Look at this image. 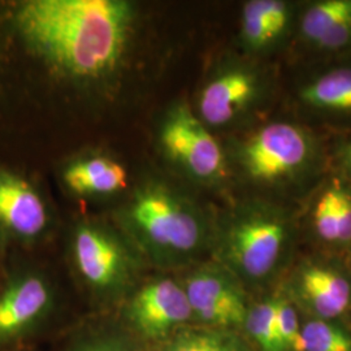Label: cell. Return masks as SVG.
<instances>
[{
	"instance_id": "1",
	"label": "cell",
	"mask_w": 351,
	"mask_h": 351,
	"mask_svg": "<svg viewBox=\"0 0 351 351\" xmlns=\"http://www.w3.org/2000/svg\"><path fill=\"white\" fill-rule=\"evenodd\" d=\"M150 25L129 0L0 3V75L69 116L120 110L149 68Z\"/></svg>"
},
{
	"instance_id": "2",
	"label": "cell",
	"mask_w": 351,
	"mask_h": 351,
	"mask_svg": "<svg viewBox=\"0 0 351 351\" xmlns=\"http://www.w3.org/2000/svg\"><path fill=\"white\" fill-rule=\"evenodd\" d=\"M116 220L141 258L162 268L191 263L213 246V216L188 191L160 177L136 185Z\"/></svg>"
},
{
	"instance_id": "3",
	"label": "cell",
	"mask_w": 351,
	"mask_h": 351,
	"mask_svg": "<svg viewBox=\"0 0 351 351\" xmlns=\"http://www.w3.org/2000/svg\"><path fill=\"white\" fill-rule=\"evenodd\" d=\"M230 172L255 188L290 195L301 191L320 175V142L304 126L275 120L255 128L226 151Z\"/></svg>"
},
{
	"instance_id": "4",
	"label": "cell",
	"mask_w": 351,
	"mask_h": 351,
	"mask_svg": "<svg viewBox=\"0 0 351 351\" xmlns=\"http://www.w3.org/2000/svg\"><path fill=\"white\" fill-rule=\"evenodd\" d=\"M293 219L278 199L237 202L215 220L217 263L241 282H259L275 274L293 237Z\"/></svg>"
},
{
	"instance_id": "5",
	"label": "cell",
	"mask_w": 351,
	"mask_h": 351,
	"mask_svg": "<svg viewBox=\"0 0 351 351\" xmlns=\"http://www.w3.org/2000/svg\"><path fill=\"white\" fill-rule=\"evenodd\" d=\"M139 255L119 228L82 219L71 234V261L75 274L98 298L123 297L136 282Z\"/></svg>"
},
{
	"instance_id": "6",
	"label": "cell",
	"mask_w": 351,
	"mask_h": 351,
	"mask_svg": "<svg viewBox=\"0 0 351 351\" xmlns=\"http://www.w3.org/2000/svg\"><path fill=\"white\" fill-rule=\"evenodd\" d=\"M158 143L164 159L190 182L220 188L229 180L226 150L186 101H177L163 113Z\"/></svg>"
},
{
	"instance_id": "7",
	"label": "cell",
	"mask_w": 351,
	"mask_h": 351,
	"mask_svg": "<svg viewBox=\"0 0 351 351\" xmlns=\"http://www.w3.org/2000/svg\"><path fill=\"white\" fill-rule=\"evenodd\" d=\"M269 91V77L258 64L226 58L204 78L193 108L210 130H229L259 111Z\"/></svg>"
},
{
	"instance_id": "8",
	"label": "cell",
	"mask_w": 351,
	"mask_h": 351,
	"mask_svg": "<svg viewBox=\"0 0 351 351\" xmlns=\"http://www.w3.org/2000/svg\"><path fill=\"white\" fill-rule=\"evenodd\" d=\"M193 320L202 326L230 329L243 326L249 306L242 282L221 264H204L180 280Z\"/></svg>"
},
{
	"instance_id": "9",
	"label": "cell",
	"mask_w": 351,
	"mask_h": 351,
	"mask_svg": "<svg viewBox=\"0 0 351 351\" xmlns=\"http://www.w3.org/2000/svg\"><path fill=\"white\" fill-rule=\"evenodd\" d=\"M125 316L139 336L165 341L193 319L186 294L180 280L156 277L133 291Z\"/></svg>"
},
{
	"instance_id": "10",
	"label": "cell",
	"mask_w": 351,
	"mask_h": 351,
	"mask_svg": "<svg viewBox=\"0 0 351 351\" xmlns=\"http://www.w3.org/2000/svg\"><path fill=\"white\" fill-rule=\"evenodd\" d=\"M49 278L34 269L19 271L0 287V348L27 337L53 308Z\"/></svg>"
},
{
	"instance_id": "11",
	"label": "cell",
	"mask_w": 351,
	"mask_h": 351,
	"mask_svg": "<svg viewBox=\"0 0 351 351\" xmlns=\"http://www.w3.org/2000/svg\"><path fill=\"white\" fill-rule=\"evenodd\" d=\"M47 201L29 180L0 167V243L32 245L50 230Z\"/></svg>"
},
{
	"instance_id": "12",
	"label": "cell",
	"mask_w": 351,
	"mask_h": 351,
	"mask_svg": "<svg viewBox=\"0 0 351 351\" xmlns=\"http://www.w3.org/2000/svg\"><path fill=\"white\" fill-rule=\"evenodd\" d=\"M300 7L285 0H250L241 12L239 40L247 56L269 55L284 46L298 24Z\"/></svg>"
},
{
	"instance_id": "13",
	"label": "cell",
	"mask_w": 351,
	"mask_h": 351,
	"mask_svg": "<svg viewBox=\"0 0 351 351\" xmlns=\"http://www.w3.org/2000/svg\"><path fill=\"white\" fill-rule=\"evenodd\" d=\"M293 290L320 317H337L351 303V280L330 264L307 262L293 276Z\"/></svg>"
},
{
	"instance_id": "14",
	"label": "cell",
	"mask_w": 351,
	"mask_h": 351,
	"mask_svg": "<svg viewBox=\"0 0 351 351\" xmlns=\"http://www.w3.org/2000/svg\"><path fill=\"white\" fill-rule=\"evenodd\" d=\"M60 177L68 191L85 198L111 197L129 188L125 167L101 152H90L69 160Z\"/></svg>"
},
{
	"instance_id": "15",
	"label": "cell",
	"mask_w": 351,
	"mask_h": 351,
	"mask_svg": "<svg viewBox=\"0 0 351 351\" xmlns=\"http://www.w3.org/2000/svg\"><path fill=\"white\" fill-rule=\"evenodd\" d=\"M300 101L319 116L351 119V65L329 68L306 81Z\"/></svg>"
},
{
	"instance_id": "16",
	"label": "cell",
	"mask_w": 351,
	"mask_h": 351,
	"mask_svg": "<svg viewBox=\"0 0 351 351\" xmlns=\"http://www.w3.org/2000/svg\"><path fill=\"white\" fill-rule=\"evenodd\" d=\"M159 351H254L246 339L230 329L182 328L164 341Z\"/></svg>"
},
{
	"instance_id": "17",
	"label": "cell",
	"mask_w": 351,
	"mask_h": 351,
	"mask_svg": "<svg viewBox=\"0 0 351 351\" xmlns=\"http://www.w3.org/2000/svg\"><path fill=\"white\" fill-rule=\"evenodd\" d=\"M351 19V0H320L307 5L298 24L301 37L315 46L333 27Z\"/></svg>"
},
{
	"instance_id": "18",
	"label": "cell",
	"mask_w": 351,
	"mask_h": 351,
	"mask_svg": "<svg viewBox=\"0 0 351 351\" xmlns=\"http://www.w3.org/2000/svg\"><path fill=\"white\" fill-rule=\"evenodd\" d=\"M311 223L319 239L339 245V177L328 180L315 195Z\"/></svg>"
},
{
	"instance_id": "19",
	"label": "cell",
	"mask_w": 351,
	"mask_h": 351,
	"mask_svg": "<svg viewBox=\"0 0 351 351\" xmlns=\"http://www.w3.org/2000/svg\"><path fill=\"white\" fill-rule=\"evenodd\" d=\"M243 326L259 350L282 351L277 335L276 298L249 307Z\"/></svg>"
},
{
	"instance_id": "20",
	"label": "cell",
	"mask_w": 351,
	"mask_h": 351,
	"mask_svg": "<svg viewBox=\"0 0 351 351\" xmlns=\"http://www.w3.org/2000/svg\"><path fill=\"white\" fill-rule=\"evenodd\" d=\"M301 351H351V336L326 320L308 322L301 328Z\"/></svg>"
},
{
	"instance_id": "21",
	"label": "cell",
	"mask_w": 351,
	"mask_h": 351,
	"mask_svg": "<svg viewBox=\"0 0 351 351\" xmlns=\"http://www.w3.org/2000/svg\"><path fill=\"white\" fill-rule=\"evenodd\" d=\"M277 335L282 351H301V324L295 307L285 298H276Z\"/></svg>"
},
{
	"instance_id": "22",
	"label": "cell",
	"mask_w": 351,
	"mask_h": 351,
	"mask_svg": "<svg viewBox=\"0 0 351 351\" xmlns=\"http://www.w3.org/2000/svg\"><path fill=\"white\" fill-rule=\"evenodd\" d=\"M78 351H129L125 345L114 339H95Z\"/></svg>"
},
{
	"instance_id": "23",
	"label": "cell",
	"mask_w": 351,
	"mask_h": 351,
	"mask_svg": "<svg viewBox=\"0 0 351 351\" xmlns=\"http://www.w3.org/2000/svg\"><path fill=\"white\" fill-rule=\"evenodd\" d=\"M339 163L342 177L351 184V136L339 147Z\"/></svg>"
}]
</instances>
